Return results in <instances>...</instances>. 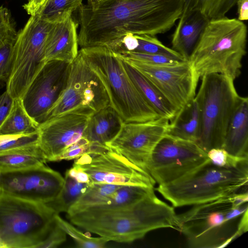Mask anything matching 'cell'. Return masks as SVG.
Instances as JSON below:
<instances>
[{"label":"cell","instance_id":"cb8c5ba5","mask_svg":"<svg viewBox=\"0 0 248 248\" xmlns=\"http://www.w3.org/2000/svg\"><path fill=\"white\" fill-rule=\"evenodd\" d=\"M46 163L37 143L0 152V172L28 169Z\"/></svg>","mask_w":248,"mask_h":248},{"label":"cell","instance_id":"b9f144b4","mask_svg":"<svg viewBox=\"0 0 248 248\" xmlns=\"http://www.w3.org/2000/svg\"><path fill=\"white\" fill-rule=\"evenodd\" d=\"M65 173L78 182L87 184L90 186L93 184L88 175L74 164L73 167L67 170Z\"/></svg>","mask_w":248,"mask_h":248},{"label":"cell","instance_id":"8fae6325","mask_svg":"<svg viewBox=\"0 0 248 248\" xmlns=\"http://www.w3.org/2000/svg\"><path fill=\"white\" fill-rule=\"evenodd\" d=\"M209 160L197 143L165 135L147 163V172L158 185L174 181Z\"/></svg>","mask_w":248,"mask_h":248},{"label":"cell","instance_id":"f6af8a7d","mask_svg":"<svg viewBox=\"0 0 248 248\" xmlns=\"http://www.w3.org/2000/svg\"><path fill=\"white\" fill-rule=\"evenodd\" d=\"M248 210H246L241 216L240 221L238 224V229L237 230V235L238 236H240L243 233L248 231Z\"/></svg>","mask_w":248,"mask_h":248},{"label":"cell","instance_id":"f546056e","mask_svg":"<svg viewBox=\"0 0 248 248\" xmlns=\"http://www.w3.org/2000/svg\"><path fill=\"white\" fill-rule=\"evenodd\" d=\"M82 0H48L41 13V19L50 23L65 21L78 9Z\"/></svg>","mask_w":248,"mask_h":248},{"label":"cell","instance_id":"83f0119b","mask_svg":"<svg viewBox=\"0 0 248 248\" xmlns=\"http://www.w3.org/2000/svg\"><path fill=\"white\" fill-rule=\"evenodd\" d=\"M182 13L197 11L208 20L225 16L238 0H184Z\"/></svg>","mask_w":248,"mask_h":248},{"label":"cell","instance_id":"9a60e30c","mask_svg":"<svg viewBox=\"0 0 248 248\" xmlns=\"http://www.w3.org/2000/svg\"><path fill=\"white\" fill-rule=\"evenodd\" d=\"M64 178L43 164L28 169L0 172V191L27 201L45 204L57 197Z\"/></svg>","mask_w":248,"mask_h":248},{"label":"cell","instance_id":"ba28073f","mask_svg":"<svg viewBox=\"0 0 248 248\" xmlns=\"http://www.w3.org/2000/svg\"><path fill=\"white\" fill-rule=\"evenodd\" d=\"M201 78L194 97L201 120L197 144L207 153L212 148L222 147L230 121L243 97L238 93L234 80L227 76L212 73Z\"/></svg>","mask_w":248,"mask_h":248},{"label":"cell","instance_id":"8992f818","mask_svg":"<svg viewBox=\"0 0 248 248\" xmlns=\"http://www.w3.org/2000/svg\"><path fill=\"white\" fill-rule=\"evenodd\" d=\"M230 196L194 205L177 215V231L185 235L189 247L223 248L238 236L240 218L248 206L233 208Z\"/></svg>","mask_w":248,"mask_h":248},{"label":"cell","instance_id":"8d00e7d4","mask_svg":"<svg viewBox=\"0 0 248 248\" xmlns=\"http://www.w3.org/2000/svg\"><path fill=\"white\" fill-rule=\"evenodd\" d=\"M15 38L7 40L0 45V82H6L9 77Z\"/></svg>","mask_w":248,"mask_h":248},{"label":"cell","instance_id":"7c38bea8","mask_svg":"<svg viewBox=\"0 0 248 248\" xmlns=\"http://www.w3.org/2000/svg\"><path fill=\"white\" fill-rule=\"evenodd\" d=\"M117 55L144 76L166 98L176 113L194 98L200 78L188 61L175 65H156Z\"/></svg>","mask_w":248,"mask_h":248},{"label":"cell","instance_id":"7402d4cb","mask_svg":"<svg viewBox=\"0 0 248 248\" xmlns=\"http://www.w3.org/2000/svg\"><path fill=\"white\" fill-rule=\"evenodd\" d=\"M118 57L128 76L146 101L161 117L170 121L176 113L171 104L144 76Z\"/></svg>","mask_w":248,"mask_h":248},{"label":"cell","instance_id":"3957f363","mask_svg":"<svg viewBox=\"0 0 248 248\" xmlns=\"http://www.w3.org/2000/svg\"><path fill=\"white\" fill-rule=\"evenodd\" d=\"M246 25L226 16L208 20L188 61L200 78L217 73L234 81L246 55Z\"/></svg>","mask_w":248,"mask_h":248},{"label":"cell","instance_id":"ee69618b","mask_svg":"<svg viewBox=\"0 0 248 248\" xmlns=\"http://www.w3.org/2000/svg\"><path fill=\"white\" fill-rule=\"evenodd\" d=\"M237 6V19L243 21L248 19V0H238Z\"/></svg>","mask_w":248,"mask_h":248},{"label":"cell","instance_id":"ffe728a7","mask_svg":"<svg viewBox=\"0 0 248 248\" xmlns=\"http://www.w3.org/2000/svg\"><path fill=\"white\" fill-rule=\"evenodd\" d=\"M222 148L230 154L248 157V98L243 97L228 125Z\"/></svg>","mask_w":248,"mask_h":248},{"label":"cell","instance_id":"1f68e13d","mask_svg":"<svg viewBox=\"0 0 248 248\" xmlns=\"http://www.w3.org/2000/svg\"><path fill=\"white\" fill-rule=\"evenodd\" d=\"M57 224L75 241L77 246L84 248H102L109 241L103 237H92L86 235L73 225L65 221L59 214L56 216Z\"/></svg>","mask_w":248,"mask_h":248},{"label":"cell","instance_id":"52a82bcc","mask_svg":"<svg viewBox=\"0 0 248 248\" xmlns=\"http://www.w3.org/2000/svg\"><path fill=\"white\" fill-rule=\"evenodd\" d=\"M57 214L46 204L0 191V241L5 248H39L55 225Z\"/></svg>","mask_w":248,"mask_h":248},{"label":"cell","instance_id":"277c9868","mask_svg":"<svg viewBox=\"0 0 248 248\" xmlns=\"http://www.w3.org/2000/svg\"><path fill=\"white\" fill-rule=\"evenodd\" d=\"M79 51L104 85L109 106L124 122H144L161 117L137 89L114 52L104 46L80 48Z\"/></svg>","mask_w":248,"mask_h":248},{"label":"cell","instance_id":"d590c367","mask_svg":"<svg viewBox=\"0 0 248 248\" xmlns=\"http://www.w3.org/2000/svg\"><path fill=\"white\" fill-rule=\"evenodd\" d=\"M37 132L21 135H0V152L21 146L36 144Z\"/></svg>","mask_w":248,"mask_h":248},{"label":"cell","instance_id":"ab89813d","mask_svg":"<svg viewBox=\"0 0 248 248\" xmlns=\"http://www.w3.org/2000/svg\"><path fill=\"white\" fill-rule=\"evenodd\" d=\"M13 100L6 91L0 94V126L10 110Z\"/></svg>","mask_w":248,"mask_h":248},{"label":"cell","instance_id":"7bdbcfd3","mask_svg":"<svg viewBox=\"0 0 248 248\" xmlns=\"http://www.w3.org/2000/svg\"><path fill=\"white\" fill-rule=\"evenodd\" d=\"M232 206L233 208L238 207L248 202V190L237 192L230 197Z\"/></svg>","mask_w":248,"mask_h":248},{"label":"cell","instance_id":"60d3db41","mask_svg":"<svg viewBox=\"0 0 248 248\" xmlns=\"http://www.w3.org/2000/svg\"><path fill=\"white\" fill-rule=\"evenodd\" d=\"M48 0H30L23 5L24 9L31 16L39 15Z\"/></svg>","mask_w":248,"mask_h":248},{"label":"cell","instance_id":"5bb4252c","mask_svg":"<svg viewBox=\"0 0 248 248\" xmlns=\"http://www.w3.org/2000/svg\"><path fill=\"white\" fill-rule=\"evenodd\" d=\"M169 124V120L162 117L144 122H123L119 131L106 146L147 172L149 159L166 135Z\"/></svg>","mask_w":248,"mask_h":248},{"label":"cell","instance_id":"4316f807","mask_svg":"<svg viewBox=\"0 0 248 248\" xmlns=\"http://www.w3.org/2000/svg\"><path fill=\"white\" fill-rule=\"evenodd\" d=\"M90 186L87 184L78 182L65 173L61 190L55 200L46 205L57 214L67 213Z\"/></svg>","mask_w":248,"mask_h":248},{"label":"cell","instance_id":"5b68a950","mask_svg":"<svg viewBox=\"0 0 248 248\" xmlns=\"http://www.w3.org/2000/svg\"><path fill=\"white\" fill-rule=\"evenodd\" d=\"M248 182V166L225 168L209 160L156 190L174 207L196 205L244 191Z\"/></svg>","mask_w":248,"mask_h":248},{"label":"cell","instance_id":"74e56055","mask_svg":"<svg viewBox=\"0 0 248 248\" xmlns=\"http://www.w3.org/2000/svg\"><path fill=\"white\" fill-rule=\"evenodd\" d=\"M17 34L9 10L0 7V45L7 40L14 39Z\"/></svg>","mask_w":248,"mask_h":248},{"label":"cell","instance_id":"ac0fdd59","mask_svg":"<svg viewBox=\"0 0 248 248\" xmlns=\"http://www.w3.org/2000/svg\"><path fill=\"white\" fill-rule=\"evenodd\" d=\"M77 24L72 16L52 24L45 44V61L58 60L71 63L78 53Z\"/></svg>","mask_w":248,"mask_h":248},{"label":"cell","instance_id":"4dcf8cb0","mask_svg":"<svg viewBox=\"0 0 248 248\" xmlns=\"http://www.w3.org/2000/svg\"><path fill=\"white\" fill-rule=\"evenodd\" d=\"M135 35L139 45L134 52L163 55L180 61H186L179 53L163 45L155 36L148 34Z\"/></svg>","mask_w":248,"mask_h":248},{"label":"cell","instance_id":"30bf717a","mask_svg":"<svg viewBox=\"0 0 248 248\" xmlns=\"http://www.w3.org/2000/svg\"><path fill=\"white\" fill-rule=\"evenodd\" d=\"M106 90L78 51L71 63L66 87L47 113L46 119L74 111L93 114L109 106Z\"/></svg>","mask_w":248,"mask_h":248},{"label":"cell","instance_id":"836d02e7","mask_svg":"<svg viewBox=\"0 0 248 248\" xmlns=\"http://www.w3.org/2000/svg\"><path fill=\"white\" fill-rule=\"evenodd\" d=\"M104 146V145L91 142L82 137L67 148L59 156L58 161L76 159L86 153L99 150Z\"/></svg>","mask_w":248,"mask_h":248},{"label":"cell","instance_id":"bcb514c9","mask_svg":"<svg viewBox=\"0 0 248 248\" xmlns=\"http://www.w3.org/2000/svg\"><path fill=\"white\" fill-rule=\"evenodd\" d=\"M100 0H88L87 3H93V2H95L100 1Z\"/></svg>","mask_w":248,"mask_h":248},{"label":"cell","instance_id":"e575fe53","mask_svg":"<svg viewBox=\"0 0 248 248\" xmlns=\"http://www.w3.org/2000/svg\"><path fill=\"white\" fill-rule=\"evenodd\" d=\"M117 54L124 58L156 65H175L183 62L163 55L137 52H126L122 54Z\"/></svg>","mask_w":248,"mask_h":248},{"label":"cell","instance_id":"c3c4849f","mask_svg":"<svg viewBox=\"0 0 248 248\" xmlns=\"http://www.w3.org/2000/svg\"><path fill=\"white\" fill-rule=\"evenodd\" d=\"M28 1L30 0H27Z\"/></svg>","mask_w":248,"mask_h":248},{"label":"cell","instance_id":"d6986e66","mask_svg":"<svg viewBox=\"0 0 248 248\" xmlns=\"http://www.w3.org/2000/svg\"><path fill=\"white\" fill-rule=\"evenodd\" d=\"M208 21L199 12L182 13L172 35L171 48L188 61Z\"/></svg>","mask_w":248,"mask_h":248},{"label":"cell","instance_id":"e0dca14e","mask_svg":"<svg viewBox=\"0 0 248 248\" xmlns=\"http://www.w3.org/2000/svg\"><path fill=\"white\" fill-rule=\"evenodd\" d=\"M93 114L71 111L48 118L39 124L37 145L46 162L58 161L67 148L83 137Z\"/></svg>","mask_w":248,"mask_h":248},{"label":"cell","instance_id":"7a4b0ae2","mask_svg":"<svg viewBox=\"0 0 248 248\" xmlns=\"http://www.w3.org/2000/svg\"><path fill=\"white\" fill-rule=\"evenodd\" d=\"M67 217L78 227L119 243L133 242L160 228L177 230L178 226L174 208L158 199L155 192L130 206H93Z\"/></svg>","mask_w":248,"mask_h":248},{"label":"cell","instance_id":"d4e9b609","mask_svg":"<svg viewBox=\"0 0 248 248\" xmlns=\"http://www.w3.org/2000/svg\"><path fill=\"white\" fill-rule=\"evenodd\" d=\"M39 124L26 111L21 99H14L11 109L0 126V135H21L37 131Z\"/></svg>","mask_w":248,"mask_h":248},{"label":"cell","instance_id":"484cf974","mask_svg":"<svg viewBox=\"0 0 248 248\" xmlns=\"http://www.w3.org/2000/svg\"><path fill=\"white\" fill-rule=\"evenodd\" d=\"M154 192V187L138 186H122L100 204L105 208H120L134 204Z\"/></svg>","mask_w":248,"mask_h":248},{"label":"cell","instance_id":"f35d334b","mask_svg":"<svg viewBox=\"0 0 248 248\" xmlns=\"http://www.w3.org/2000/svg\"><path fill=\"white\" fill-rule=\"evenodd\" d=\"M66 239V232L56 222L47 238L40 246L39 248H57L62 244Z\"/></svg>","mask_w":248,"mask_h":248},{"label":"cell","instance_id":"4fadbf2b","mask_svg":"<svg viewBox=\"0 0 248 248\" xmlns=\"http://www.w3.org/2000/svg\"><path fill=\"white\" fill-rule=\"evenodd\" d=\"M74 164L85 172L93 184L151 187L155 184L145 171L108 148L86 153Z\"/></svg>","mask_w":248,"mask_h":248},{"label":"cell","instance_id":"2e32d148","mask_svg":"<svg viewBox=\"0 0 248 248\" xmlns=\"http://www.w3.org/2000/svg\"><path fill=\"white\" fill-rule=\"evenodd\" d=\"M70 67L71 63L63 61L46 62L21 99L26 111L38 124L46 120L65 89Z\"/></svg>","mask_w":248,"mask_h":248},{"label":"cell","instance_id":"9c48e42d","mask_svg":"<svg viewBox=\"0 0 248 248\" xmlns=\"http://www.w3.org/2000/svg\"><path fill=\"white\" fill-rule=\"evenodd\" d=\"M52 23L38 15L31 16L17 34L6 91L13 99H21L45 61V44Z\"/></svg>","mask_w":248,"mask_h":248},{"label":"cell","instance_id":"7dc6e473","mask_svg":"<svg viewBox=\"0 0 248 248\" xmlns=\"http://www.w3.org/2000/svg\"><path fill=\"white\" fill-rule=\"evenodd\" d=\"M0 248H5L4 246L2 244V243L0 241Z\"/></svg>","mask_w":248,"mask_h":248},{"label":"cell","instance_id":"f1b7e54d","mask_svg":"<svg viewBox=\"0 0 248 248\" xmlns=\"http://www.w3.org/2000/svg\"><path fill=\"white\" fill-rule=\"evenodd\" d=\"M122 186L105 184H93L71 207L67 216L73 215L87 208L100 204L109 195Z\"/></svg>","mask_w":248,"mask_h":248},{"label":"cell","instance_id":"603a6c76","mask_svg":"<svg viewBox=\"0 0 248 248\" xmlns=\"http://www.w3.org/2000/svg\"><path fill=\"white\" fill-rule=\"evenodd\" d=\"M123 122L117 113L108 106L91 116L83 137L91 142L106 145L119 131Z\"/></svg>","mask_w":248,"mask_h":248},{"label":"cell","instance_id":"6da1fadb","mask_svg":"<svg viewBox=\"0 0 248 248\" xmlns=\"http://www.w3.org/2000/svg\"><path fill=\"white\" fill-rule=\"evenodd\" d=\"M184 0H101L78 9L80 48L109 49L127 33L155 36L170 30L181 17Z\"/></svg>","mask_w":248,"mask_h":248},{"label":"cell","instance_id":"d6a6232c","mask_svg":"<svg viewBox=\"0 0 248 248\" xmlns=\"http://www.w3.org/2000/svg\"><path fill=\"white\" fill-rule=\"evenodd\" d=\"M207 155L210 162L219 167L235 168L248 166V157L232 155L222 148H212Z\"/></svg>","mask_w":248,"mask_h":248},{"label":"cell","instance_id":"44dd1931","mask_svg":"<svg viewBox=\"0 0 248 248\" xmlns=\"http://www.w3.org/2000/svg\"><path fill=\"white\" fill-rule=\"evenodd\" d=\"M201 128L200 109L194 98L169 121L166 135L197 143Z\"/></svg>","mask_w":248,"mask_h":248}]
</instances>
